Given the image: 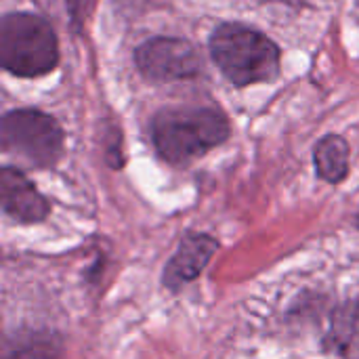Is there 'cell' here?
<instances>
[{"label": "cell", "mask_w": 359, "mask_h": 359, "mask_svg": "<svg viewBox=\"0 0 359 359\" xmlns=\"http://www.w3.org/2000/svg\"><path fill=\"white\" fill-rule=\"evenodd\" d=\"M0 198L2 210L19 223H40L48 217V202L36 189V185L13 166H4L0 172Z\"/></svg>", "instance_id": "cell-6"}, {"label": "cell", "mask_w": 359, "mask_h": 359, "mask_svg": "<svg viewBox=\"0 0 359 359\" xmlns=\"http://www.w3.org/2000/svg\"><path fill=\"white\" fill-rule=\"evenodd\" d=\"M2 67L19 78H40L59 63V42L46 19L34 13H6L0 21Z\"/></svg>", "instance_id": "cell-3"}, {"label": "cell", "mask_w": 359, "mask_h": 359, "mask_svg": "<svg viewBox=\"0 0 359 359\" xmlns=\"http://www.w3.org/2000/svg\"><path fill=\"white\" fill-rule=\"evenodd\" d=\"M219 250V242L206 233H187L172 255V259L164 267L162 282L168 290L179 292L185 284L194 282L204 267L210 263L212 255Z\"/></svg>", "instance_id": "cell-7"}, {"label": "cell", "mask_w": 359, "mask_h": 359, "mask_svg": "<svg viewBox=\"0 0 359 359\" xmlns=\"http://www.w3.org/2000/svg\"><path fill=\"white\" fill-rule=\"evenodd\" d=\"M2 149L23 162L46 168L63 154V128L40 109H13L2 118Z\"/></svg>", "instance_id": "cell-4"}, {"label": "cell", "mask_w": 359, "mask_h": 359, "mask_svg": "<svg viewBox=\"0 0 359 359\" xmlns=\"http://www.w3.org/2000/svg\"><path fill=\"white\" fill-rule=\"evenodd\" d=\"M63 345L53 332H15L2 345V359H61Z\"/></svg>", "instance_id": "cell-8"}, {"label": "cell", "mask_w": 359, "mask_h": 359, "mask_svg": "<svg viewBox=\"0 0 359 359\" xmlns=\"http://www.w3.org/2000/svg\"><path fill=\"white\" fill-rule=\"evenodd\" d=\"M208 48L221 74L236 86L265 84L280 76V46L257 27L223 23L212 32Z\"/></svg>", "instance_id": "cell-2"}, {"label": "cell", "mask_w": 359, "mask_h": 359, "mask_svg": "<svg viewBox=\"0 0 359 359\" xmlns=\"http://www.w3.org/2000/svg\"><path fill=\"white\" fill-rule=\"evenodd\" d=\"M231 135L227 116L208 105L164 107L151 120V141L158 156L172 164L185 166L210 149L223 145Z\"/></svg>", "instance_id": "cell-1"}, {"label": "cell", "mask_w": 359, "mask_h": 359, "mask_svg": "<svg viewBox=\"0 0 359 359\" xmlns=\"http://www.w3.org/2000/svg\"><path fill=\"white\" fill-rule=\"evenodd\" d=\"M313 164L320 179L341 183L349 175V143L341 135H326L313 149Z\"/></svg>", "instance_id": "cell-9"}, {"label": "cell", "mask_w": 359, "mask_h": 359, "mask_svg": "<svg viewBox=\"0 0 359 359\" xmlns=\"http://www.w3.org/2000/svg\"><path fill=\"white\" fill-rule=\"evenodd\" d=\"M135 65L151 82H172L200 76L204 59L196 44L185 38L154 36L135 48Z\"/></svg>", "instance_id": "cell-5"}, {"label": "cell", "mask_w": 359, "mask_h": 359, "mask_svg": "<svg viewBox=\"0 0 359 359\" xmlns=\"http://www.w3.org/2000/svg\"><path fill=\"white\" fill-rule=\"evenodd\" d=\"M330 341L343 358L359 359V299L334 313Z\"/></svg>", "instance_id": "cell-10"}]
</instances>
